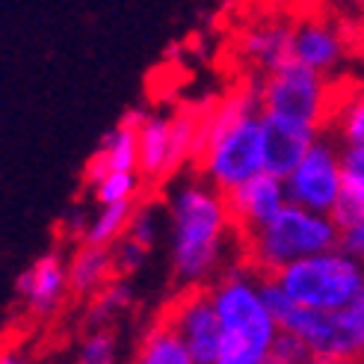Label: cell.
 I'll return each mask as SVG.
<instances>
[{"label":"cell","instance_id":"35","mask_svg":"<svg viewBox=\"0 0 364 364\" xmlns=\"http://www.w3.org/2000/svg\"><path fill=\"white\" fill-rule=\"evenodd\" d=\"M361 364H364V361H361Z\"/></svg>","mask_w":364,"mask_h":364},{"label":"cell","instance_id":"2","mask_svg":"<svg viewBox=\"0 0 364 364\" xmlns=\"http://www.w3.org/2000/svg\"><path fill=\"white\" fill-rule=\"evenodd\" d=\"M208 287L223 320V347L213 364H269L282 326L264 302L261 272L255 267H228Z\"/></svg>","mask_w":364,"mask_h":364},{"label":"cell","instance_id":"11","mask_svg":"<svg viewBox=\"0 0 364 364\" xmlns=\"http://www.w3.org/2000/svg\"><path fill=\"white\" fill-rule=\"evenodd\" d=\"M65 294H71V282H68V261L63 258L60 249L39 255L15 279V296L27 305L33 317H50L53 311H60Z\"/></svg>","mask_w":364,"mask_h":364},{"label":"cell","instance_id":"25","mask_svg":"<svg viewBox=\"0 0 364 364\" xmlns=\"http://www.w3.org/2000/svg\"><path fill=\"white\" fill-rule=\"evenodd\" d=\"M163 223H166V216H163L157 208L151 205H142V208H134V216L131 223H127V237L136 240L142 249H154L163 237Z\"/></svg>","mask_w":364,"mask_h":364},{"label":"cell","instance_id":"19","mask_svg":"<svg viewBox=\"0 0 364 364\" xmlns=\"http://www.w3.org/2000/svg\"><path fill=\"white\" fill-rule=\"evenodd\" d=\"M332 216L341 228L364 220V149H343V198Z\"/></svg>","mask_w":364,"mask_h":364},{"label":"cell","instance_id":"10","mask_svg":"<svg viewBox=\"0 0 364 364\" xmlns=\"http://www.w3.org/2000/svg\"><path fill=\"white\" fill-rule=\"evenodd\" d=\"M187 343L198 364H213L223 347V320L210 287H187L163 317Z\"/></svg>","mask_w":364,"mask_h":364},{"label":"cell","instance_id":"4","mask_svg":"<svg viewBox=\"0 0 364 364\" xmlns=\"http://www.w3.org/2000/svg\"><path fill=\"white\" fill-rule=\"evenodd\" d=\"M272 279L302 308L347 311L364 290V264L341 246H335L282 267Z\"/></svg>","mask_w":364,"mask_h":364},{"label":"cell","instance_id":"28","mask_svg":"<svg viewBox=\"0 0 364 364\" xmlns=\"http://www.w3.org/2000/svg\"><path fill=\"white\" fill-rule=\"evenodd\" d=\"M338 246H341L343 252H350L355 261L364 264V220L343 225V228H341V240H338Z\"/></svg>","mask_w":364,"mask_h":364},{"label":"cell","instance_id":"23","mask_svg":"<svg viewBox=\"0 0 364 364\" xmlns=\"http://www.w3.org/2000/svg\"><path fill=\"white\" fill-rule=\"evenodd\" d=\"M335 139L343 149H364V92L347 98L335 113Z\"/></svg>","mask_w":364,"mask_h":364},{"label":"cell","instance_id":"33","mask_svg":"<svg viewBox=\"0 0 364 364\" xmlns=\"http://www.w3.org/2000/svg\"><path fill=\"white\" fill-rule=\"evenodd\" d=\"M329 4H335V6H347V4H355V0H329Z\"/></svg>","mask_w":364,"mask_h":364},{"label":"cell","instance_id":"30","mask_svg":"<svg viewBox=\"0 0 364 364\" xmlns=\"http://www.w3.org/2000/svg\"><path fill=\"white\" fill-rule=\"evenodd\" d=\"M347 317H350L353 329H355V335H358V341H361V350H364V290L358 294V299L347 308Z\"/></svg>","mask_w":364,"mask_h":364},{"label":"cell","instance_id":"3","mask_svg":"<svg viewBox=\"0 0 364 364\" xmlns=\"http://www.w3.org/2000/svg\"><path fill=\"white\" fill-rule=\"evenodd\" d=\"M338 240L341 225L332 213L308 210L294 202H287L264 228L246 234L249 261L261 276H276L287 264L335 249Z\"/></svg>","mask_w":364,"mask_h":364},{"label":"cell","instance_id":"20","mask_svg":"<svg viewBox=\"0 0 364 364\" xmlns=\"http://www.w3.org/2000/svg\"><path fill=\"white\" fill-rule=\"evenodd\" d=\"M134 216V202H119V205H98V210L89 220V228L80 243L92 246H113L116 240L124 237L127 223Z\"/></svg>","mask_w":364,"mask_h":364},{"label":"cell","instance_id":"5","mask_svg":"<svg viewBox=\"0 0 364 364\" xmlns=\"http://www.w3.org/2000/svg\"><path fill=\"white\" fill-rule=\"evenodd\" d=\"M261 294L282 329L299 335L311 347L314 358L332 361V364H355L364 355L361 341L353 329L347 311L302 308L299 302L287 296V290L272 276H261Z\"/></svg>","mask_w":364,"mask_h":364},{"label":"cell","instance_id":"17","mask_svg":"<svg viewBox=\"0 0 364 364\" xmlns=\"http://www.w3.org/2000/svg\"><path fill=\"white\" fill-rule=\"evenodd\" d=\"M149 116L145 110H127L122 122L107 131L101 139V149L95 154L104 157V163L113 169H139V124Z\"/></svg>","mask_w":364,"mask_h":364},{"label":"cell","instance_id":"7","mask_svg":"<svg viewBox=\"0 0 364 364\" xmlns=\"http://www.w3.org/2000/svg\"><path fill=\"white\" fill-rule=\"evenodd\" d=\"M329 107L332 98L326 75L296 60L284 63L276 71H267V77L261 80V113L308 127H323Z\"/></svg>","mask_w":364,"mask_h":364},{"label":"cell","instance_id":"29","mask_svg":"<svg viewBox=\"0 0 364 364\" xmlns=\"http://www.w3.org/2000/svg\"><path fill=\"white\" fill-rule=\"evenodd\" d=\"M89 220H92V213H89L86 208H71L68 216H65V234L75 240H83V234L89 228Z\"/></svg>","mask_w":364,"mask_h":364},{"label":"cell","instance_id":"24","mask_svg":"<svg viewBox=\"0 0 364 364\" xmlns=\"http://www.w3.org/2000/svg\"><path fill=\"white\" fill-rule=\"evenodd\" d=\"M119 361V338L107 329H86L75 364H116Z\"/></svg>","mask_w":364,"mask_h":364},{"label":"cell","instance_id":"15","mask_svg":"<svg viewBox=\"0 0 364 364\" xmlns=\"http://www.w3.org/2000/svg\"><path fill=\"white\" fill-rule=\"evenodd\" d=\"M116 276V258H113V246H92V243H80L75 255L68 258V282H71V294L89 296L92 299L98 290H104Z\"/></svg>","mask_w":364,"mask_h":364},{"label":"cell","instance_id":"6","mask_svg":"<svg viewBox=\"0 0 364 364\" xmlns=\"http://www.w3.org/2000/svg\"><path fill=\"white\" fill-rule=\"evenodd\" d=\"M198 172L216 190L231 193L264 169V119L249 113L225 127H216L198 145Z\"/></svg>","mask_w":364,"mask_h":364},{"label":"cell","instance_id":"12","mask_svg":"<svg viewBox=\"0 0 364 364\" xmlns=\"http://www.w3.org/2000/svg\"><path fill=\"white\" fill-rule=\"evenodd\" d=\"M225 198H228L231 220L243 234L264 228L272 216L290 202L284 178L272 175V172H258L255 178H249L246 184H240L237 190L225 193Z\"/></svg>","mask_w":364,"mask_h":364},{"label":"cell","instance_id":"22","mask_svg":"<svg viewBox=\"0 0 364 364\" xmlns=\"http://www.w3.org/2000/svg\"><path fill=\"white\" fill-rule=\"evenodd\" d=\"M142 172L139 169H113L107 172L104 181L92 190L98 205H119V202H136L139 187H142Z\"/></svg>","mask_w":364,"mask_h":364},{"label":"cell","instance_id":"31","mask_svg":"<svg viewBox=\"0 0 364 364\" xmlns=\"http://www.w3.org/2000/svg\"><path fill=\"white\" fill-rule=\"evenodd\" d=\"M0 364H36L24 350H15V347H6L0 353Z\"/></svg>","mask_w":364,"mask_h":364},{"label":"cell","instance_id":"26","mask_svg":"<svg viewBox=\"0 0 364 364\" xmlns=\"http://www.w3.org/2000/svg\"><path fill=\"white\" fill-rule=\"evenodd\" d=\"M314 353L311 347L294 332H279L276 343H272V353H269V364H311Z\"/></svg>","mask_w":364,"mask_h":364},{"label":"cell","instance_id":"16","mask_svg":"<svg viewBox=\"0 0 364 364\" xmlns=\"http://www.w3.org/2000/svg\"><path fill=\"white\" fill-rule=\"evenodd\" d=\"M243 57L258 65L264 75L276 71L294 60V27L287 24H264L243 36Z\"/></svg>","mask_w":364,"mask_h":364},{"label":"cell","instance_id":"21","mask_svg":"<svg viewBox=\"0 0 364 364\" xmlns=\"http://www.w3.org/2000/svg\"><path fill=\"white\" fill-rule=\"evenodd\" d=\"M131 302H134L131 287H127L124 282L113 279L104 290H98V294L92 296V302H89L86 329H107L119 314H124L127 308H131Z\"/></svg>","mask_w":364,"mask_h":364},{"label":"cell","instance_id":"32","mask_svg":"<svg viewBox=\"0 0 364 364\" xmlns=\"http://www.w3.org/2000/svg\"><path fill=\"white\" fill-rule=\"evenodd\" d=\"M358 45L364 48V15H361V21H358Z\"/></svg>","mask_w":364,"mask_h":364},{"label":"cell","instance_id":"1","mask_svg":"<svg viewBox=\"0 0 364 364\" xmlns=\"http://www.w3.org/2000/svg\"><path fill=\"white\" fill-rule=\"evenodd\" d=\"M231 210L223 190L205 178H184L166 198L169 264L181 287H208L223 272Z\"/></svg>","mask_w":364,"mask_h":364},{"label":"cell","instance_id":"13","mask_svg":"<svg viewBox=\"0 0 364 364\" xmlns=\"http://www.w3.org/2000/svg\"><path fill=\"white\" fill-rule=\"evenodd\" d=\"M261 119H264V169L279 178H287L299 166V160L308 154V149L323 136L320 127L276 119L269 113H261Z\"/></svg>","mask_w":364,"mask_h":364},{"label":"cell","instance_id":"34","mask_svg":"<svg viewBox=\"0 0 364 364\" xmlns=\"http://www.w3.org/2000/svg\"><path fill=\"white\" fill-rule=\"evenodd\" d=\"M311 364H332V361H320V358H314V361H311Z\"/></svg>","mask_w":364,"mask_h":364},{"label":"cell","instance_id":"18","mask_svg":"<svg viewBox=\"0 0 364 364\" xmlns=\"http://www.w3.org/2000/svg\"><path fill=\"white\" fill-rule=\"evenodd\" d=\"M131 364H198V361L193 358L187 343L181 341V335L166 320H160L142 335Z\"/></svg>","mask_w":364,"mask_h":364},{"label":"cell","instance_id":"27","mask_svg":"<svg viewBox=\"0 0 364 364\" xmlns=\"http://www.w3.org/2000/svg\"><path fill=\"white\" fill-rule=\"evenodd\" d=\"M149 249H142L136 240H131L124 234L122 240L113 243V258H116V276H134V272L145 264V258H149Z\"/></svg>","mask_w":364,"mask_h":364},{"label":"cell","instance_id":"14","mask_svg":"<svg viewBox=\"0 0 364 364\" xmlns=\"http://www.w3.org/2000/svg\"><path fill=\"white\" fill-rule=\"evenodd\" d=\"M347 57V36L332 21H320V18H308L294 27V60L329 75Z\"/></svg>","mask_w":364,"mask_h":364},{"label":"cell","instance_id":"8","mask_svg":"<svg viewBox=\"0 0 364 364\" xmlns=\"http://www.w3.org/2000/svg\"><path fill=\"white\" fill-rule=\"evenodd\" d=\"M198 113H149L139 124V172L145 181L175 175L198 149Z\"/></svg>","mask_w":364,"mask_h":364},{"label":"cell","instance_id":"9","mask_svg":"<svg viewBox=\"0 0 364 364\" xmlns=\"http://www.w3.org/2000/svg\"><path fill=\"white\" fill-rule=\"evenodd\" d=\"M287 198L308 210L335 213L343 198V145L335 136H320L299 166L284 178Z\"/></svg>","mask_w":364,"mask_h":364}]
</instances>
